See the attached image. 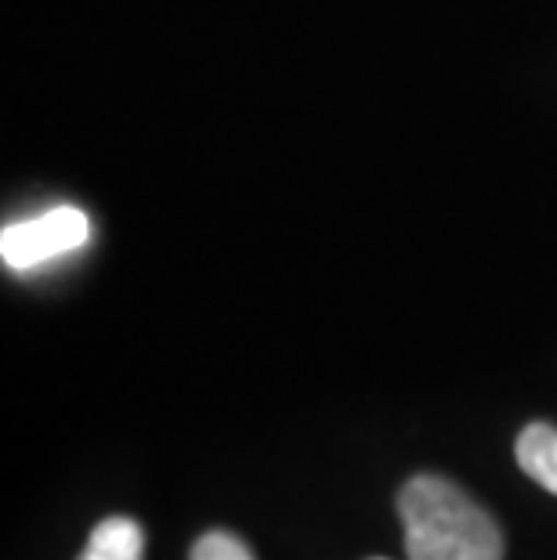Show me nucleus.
<instances>
[{"label":"nucleus","mask_w":557,"mask_h":560,"mask_svg":"<svg viewBox=\"0 0 557 560\" xmlns=\"http://www.w3.org/2000/svg\"><path fill=\"white\" fill-rule=\"evenodd\" d=\"M398 514L409 560H503L500 524L449 478H409L398 492Z\"/></svg>","instance_id":"f257e3e1"},{"label":"nucleus","mask_w":557,"mask_h":560,"mask_svg":"<svg viewBox=\"0 0 557 560\" xmlns=\"http://www.w3.org/2000/svg\"><path fill=\"white\" fill-rule=\"evenodd\" d=\"M88 213L77 207H55L47 213H37L30 221L8 224L4 235H0V257H4L8 268L15 271H30L47 260L73 254L88 243Z\"/></svg>","instance_id":"f03ea898"},{"label":"nucleus","mask_w":557,"mask_h":560,"mask_svg":"<svg viewBox=\"0 0 557 560\" xmlns=\"http://www.w3.org/2000/svg\"><path fill=\"white\" fill-rule=\"evenodd\" d=\"M518 467L529 474L539 488H547L550 495H557V427L550 423H529L518 434L514 445Z\"/></svg>","instance_id":"7ed1b4c3"},{"label":"nucleus","mask_w":557,"mask_h":560,"mask_svg":"<svg viewBox=\"0 0 557 560\" xmlns=\"http://www.w3.org/2000/svg\"><path fill=\"white\" fill-rule=\"evenodd\" d=\"M141 553H146L141 524L130 517H105L94 524L84 553L77 560H141Z\"/></svg>","instance_id":"20e7f679"},{"label":"nucleus","mask_w":557,"mask_h":560,"mask_svg":"<svg viewBox=\"0 0 557 560\" xmlns=\"http://www.w3.org/2000/svg\"><path fill=\"white\" fill-rule=\"evenodd\" d=\"M188 560H254L251 546H246L240 535L232 532H207L199 535L193 553H188Z\"/></svg>","instance_id":"39448f33"},{"label":"nucleus","mask_w":557,"mask_h":560,"mask_svg":"<svg viewBox=\"0 0 557 560\" xmlns=\"http://www.w3.org/2000/svg\"><path fill=\"white\" fill-rule=\"evenodd\" d=\"M376 560H381V557H376Z\"/></svg>","instance_id":"423d86ee"}]
</instances>
